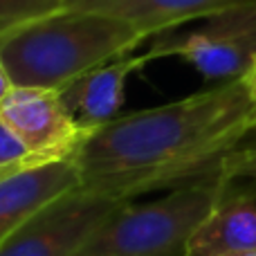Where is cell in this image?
<instances>
[{"label": "cell", "instance_id": "cell-13", "mask_svg": "<svg viewBox=\"0 0 256 256\" xmlns=\"http://www.w3.org/2000/svg\"><path fill=\"white\" fill-rule=\"evenodd\" d=\"M220 173L227 180H250L256 184V144L232 150L222 160Z\"/></svg>", "mask_w": 256, "mask_h": 256}, {"label": "cell", "instance_id": "cell-14", "mask_svg": "<svg viewBox=\"0 0 256 256\" xmlns=\"http://www.w3.org/2000/svg\"><path fill=\"white\" fill-rule=\"evenodd\" d=\"M14 90V84H12V76H9L7 68H4V61L0 58V104H2V99L7 97L9 92Z\"/></svg>", "mask_w": 256, "mask_h": 256}, {"label": "cell", "instance_id": "cell-3", "mask_svg": "<svg viewBox=\"0 0 256 256\" xmlns=\"http://www.w3.org/2000/svg\"><path fill=\"white\" fill-rule=\"evenodd\" d=\"M227 178L220 171L150 202H124L97 227L79 256H186V248L216 204Z\"/></svg>", "mask_w": 256, "mask_h": 256}, {"label": "cell", "instance_id": "cell-4", "mask_svg": "<svg viewBox=\"0 0 256 256\" xmlns=\"http://www.w3.org/2000/svg\"><path fill=\"white\" fill-rule=\"evenodd\" d=\"M148 52L153 61L182 58L214 84L243 79L256 56V2L207 18L204 25L184 34H160Z\"/></svg>", "mask_w": 256, "mask_h": 256}, {"label": "cell", "instance_id": "cell-9", "mask_svg": "<svg viewBox=\"0 0 256 256\" xmlns=\"http://www.w3.org/2000/svg\"><path fill=\"white\" fill-rule=\"evenodd\" d=\"M227 180L212 212L194 232L186 256H236L256 252V194Z\"/></svg>", "mask_w": 256, "mask_h": 256}, {"label": "cell", "instance_id": "cell-16", "mask_svg": "<svg viewBox=\"0 0 256 256\" xmlns=\"http://www.w3.org/2000/svg\"><path fill=\"white\" fill-rule=\"evenodd\" d=\"M236 256H256V252H248V254H236Z\"/></svg>", "mask_w": 256, "mask_h": 256}, {"label": "cell", "instance_id": "cell-6", "mask_svg": "<svg viewBox=\"0 0 256 256\" xmlns=\"http://www.w3.org/2000/svg\"><path fill=\"white\" fill-rule=\"evenodd\" d=\"M0 120L16 132L38 164L72 160L88 137L58 90L14 88L0 104Z\"/></svg>", "mask_w": 256, "mask_h": 256}, {"label": "cell", "instance_id": "cell-1", "mask_svg": "<svg viewBox=\"0 0 256 256\" xmlns=\"http://www.w3.org/2000/svg\"><path fill=\"white\" fill-rule=\"evenodd\" d=\"M256 130V110L243 79L216 84L166 106L130 112L102 126L74 153L81 186L132 200L220 171Z\"/></svg>", "mask_w": 256, "mask_h": 256}, {"label": "cell", "instance_id": "cell-7", "mask_svg": "<svg viewBox=\"0 0 256 256\" xmlns=\"http://www.w3.org/2000/svg\"><path fill=\"white\" fill-rule=\"evenodd\" d=\"M81 186L74 160L27 166L0 180V248L38 212Z\"/></svg>", "mask_w": 256, "mask_h": 256}, {"label": "cell", "instance_id": "cell-8", "mask_svg": "<svg viewBox=\"0 0 256 256\" xmlns=\"http://www.w3.org/2000/svg\"><path fill=\"white\" fill-rule=\"evenodd\" d=\"M150 61H153V56L146 50V52H132L115 58V61L104 63V66L74 79L72 84H68L63 90H58L63 104L76 120V124L88 135H92L102 126L117 120V112L124 102V88L128 76L142 70Z\"/></svg>", "mask_w": 256, "mask_h": 256}, {"label": "cell", "instance_id": "cell-15", "mask_svg": "<svg viewBox=\"0 0 256 256\" xmlns=\"http://www.w3.org/2000/svg\"><path fill=\"white\" fill-rule=\"evenodd\" d=\"M243 81H245V86H248V92H250V99H252V104H254V110H256V56H254L252 66H250L248 74H245V76H243Z\"/></svg>", "mask_w": 256, "mask_h": 256}, {"label": "cell", "instance_id": "cell-11", "mask_svg": "<svg viewBox=\"0 0 256 256\" xmlns=\"http://www.w3.org/2000/svg\"><path fill=\"white\" fill-rule=\"evenodd\" d=\"M66 9V0H0V36Z\"/></svg>", "mask_w": 256, "mask_h": 256}, {"label": "cell", "instance_id": "cell-12", "mask_svg": "<svg viewBox=\"0 0 256 256\" xmlns=\"http://www.w3.org/2000/svg\"><path fill=\"white\" fill-rule=\"evenodd\" d=\"M36 164L38 162H34V158L16 137V132L0 120V176H12Z\"/></svg>", "mask_w": 256, "mask_h": 256}, {"label": "cell", "instance_id": "cell-17", "mask_svg": "<svg viewBox=\"0 0 256 256\" xmlns=\"http://www.w3.org/2000/svg\"><path fill=\"white\" fill-rule=\"evenodd\" d=\"M2 178H7V176H0V180H2Z\"/></svg>", "mask_w": 256, "mask_h": 256}, {"label": "cell", "instance_id": "cell-2", "mask_svg": "<svg viewBox=\"0 0 256 256\" xmlns=\"http://www.w3.org/2000/svg\"><path fill=\"white\" fill-rule=\"evenodd\" d=\"M144 30L120 18L61 9L0 36V58L14 88L63 90L86 72L132 54Z\"/></svg>", "mask_w": 256, "mask_h": 256}, {"label": "cell", "instance_id": "cell-10", "mask_svg": "<svg viewBox=\"0 0 256 256\" xmlns=\"http://www.w3.org/2000/svg\"><path fill=\"white\" fill-rule=\"evenodd\" d=\"M256 0H66V9L120 18L158 38L164 30L189 20H207Z\"/></svg>", "mask_w": 256, "mask_h": 256}, {"label": "cell", "instance_id": "cell-5", "mask_svg": "<svg viewBox=\"0 0 256 256\" xmlns=\"http://www.w3.org/2000/svg\"><path fill=\"white\" fill-rule=\"evenodd\" d=\"M128 200L79 189L38 212L0 248V256H79L97 227Z\"/></svg>", "mask_w": 256, "mask_h": 256}]
</instances>
